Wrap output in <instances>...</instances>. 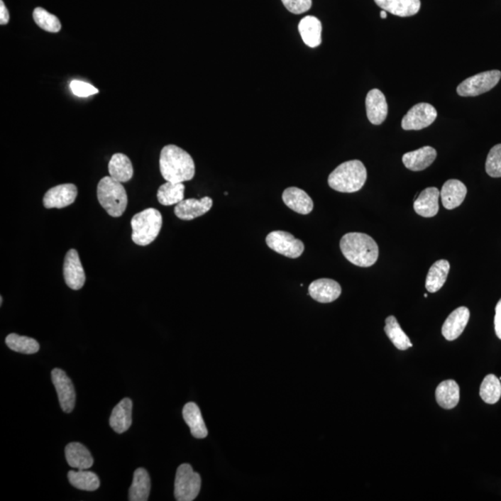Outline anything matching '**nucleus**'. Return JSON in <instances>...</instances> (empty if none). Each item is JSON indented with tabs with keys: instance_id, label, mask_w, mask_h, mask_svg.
<instances>
[{
	"instance_id": "nucleus-9",
	"label": "nucleus",
	"mask_w": 501,
	"mask_h": 501,
	"mask_svg": "<svg viewBox=\"0 0 501 501\" xmlns=\"http://www.w3.org/2000/svg\"><path fill=\"white\" fill-rule=\"evenodd\" d=\"M437 117L436 108L426 102L414 105L403 117L401 126L404 131H422L434 122Z\"/></svg>"
},
{
	"instance_id": "nucleus-35",
	"label": "nucleus",
	"mask_w": 501,
	"mask_h": 501,
	"mask_svg": "<svg viewBox=\"0 0 501 501\" xmlns=\"http://www.w3.org/2000/svg\"><path fill=\"white\" fill-rule=\"evenodd\" d=\"M33 18L41 29L50 33H58L62 29L58 17L50 13L43 8H36L33 12Z\"/></svg>"
},
{
	"instance_id": "nucleus-39",
	"label": "nucleus",
	"mask_w": 501,
	"mask_h": 501,
	"mask_svg": "<svg viewBox=\"0 0 501 501\" xmlns=\"http://www.w3.org/2000/svg\"><path fill=\"white\" fill-rule=\"evenodd\" d=\"M495 331L497 336L501 340V299L496 306V316H495Z\"/></svg>"
},
{
	"instance_id": "nucleus-13",
	"label": "nucleus",
	"mask_w": 501,
	"mask_h": 501,
	"mask_svg": "<svg viewBox=\"0 0 501 501\" xmlns=\"http://www.w3.org/2000/svg\"><path fill=\"white\" fill-rule=\"evenodd\" d=\"M212 207L213 200L210 197H204L200 200L194 198L187 199L177 204L174 212L180 219L188 221L205 215Z\"/></svg>"
},
{
	"instance_id": "nucleus-18",
	"label": "nucleus",
	"mask_w": 501,
	"mask_h": 501,
	"mask_svg": "<svg viewBox=\"0 0 501 501\" xmlns=\"http://www.w3.org/2000/svg\"><path fill=\"white\" fill-rule=\"evenodd\" d=\"M282 200L290 209L301 215H309L314 208L312 199L306 192L297 187L286 189L283 192Z\"/></svg>"
},
{
	"instance_id": "nucleus-30",
	"label": "nucleus",
	"mask_w": 501,
	"mask_h": 501,
	"mask_svg": "<svg viewBox=\"0 0 501 501\" xmlns=\"http://www.w3.org/2000/svg\"><path fill=\"white\" fill-rule=\"evenodd\" d=\"M68 479L72 487L80 490L95 491L101 485L98 475L87 470H70Z\"/></svg>"
},
{
	"instance_id": "nucleus-21",
	"label": "nucleus",
	"mask_w": 501,
	"mask_h": 501,
	"mask_svg": "<svg viewBox=\"0 0 501 501\" xmlns=\"http://www.w3.org/2000/svg\"><path fill=\"white\" fill-rule=\"evenodd\" d=\"M132 400L123 398L113 409L110 417V425L117 434H123L132 424Z\"/></svg>"
},
{
	"instance_id": "nucleus-32",
	"label": "nucleus",
	"mask_w": 501,
	"mask_h": 501,
	"mask_svg": "<svg viewBox=\"0 0 501 501\" xmlns=\"http://www.w3.org/2000/svg\"><path fill=\"white\" fill-rule=\"evenodd\" d=\"M385 331L394 346L400 350H407L412 346L409 338L404 333L400 323L394 316H388L385 321Z\"/></svg>"
},
{
	"instance_id": "nucleus-8",
	"label": "nucleus",
	"mask_w": 501,
	"mask_h": 501,
	"mask_svg": "<svg viewBox=\"0 0 501 501\" xmlns=\"http://www.w3.org/2000/svg\"><path fill=\"white\" fill-rule=\"evenodd\" d=\"M265 243L274 252L289 258H300L304 250L303 241L297 239L287 231L270 232L265 238Z\"/></svg>"
},
{
	"instance_id": "nucleus-19",
	"label": "nucleus",
	"mask_w": 501,
	"mask_h": 501,
	"mask_svg": "<svg viewBox=\"0 0 501 501\" xmlns=\"http://www.w3.org/2000/svg\"><path fill=\"white\" fill-rule=\"evenodd\" d=\"M437 156L436 149L425 146L421 149L405 153L402 157L404 165L412 171H422L429 167Z\"/></svg>"
},
{
	"instance_id": "nucleus-22",
	"label": "nucleus",
	"mask_w": 501,
	"mask_h": 501,
	"mask_svg": "<svg viewBox=\"0 0 501 501\" xmlns=\"http://www.w3.org/2000/svg\"><path fill=\"white\" fill-rule=\"evenodd\" d=\"M65 457L69 466L77 470H87L94 464V460L89 449L77 442H72L66 446Z\"/></svg>"
},
{
	"instance_id": "nucleus-34",
	"label": "nucleus",
	"mask_w": 501,
	"mask_h": 501,
	"mask_svg": "<svg viewBox=\"0 0 501 501\" xmlns=\"http://www.w3.org/2000/svg\"><path fill=\"white\" fill-rule=\"evenodd\" d=\"M480 397L488 404H495L501 397L500 380L494 374L485 376L480 387Z\"/></svg>"
},
{
	"instance_id": "nucleus-29",
	"label": "nucleus",
	"mask_w": 501,
	"mask_h": 501,
	"mask_svg": "<svg viewBox=\"0 0 501 501\" xmlns=\"http://www.w3.org/2000/svg\"><path fill=\"white\" fill-rule=\"evenodd\" d=\"M449 270H451V265L445 259L434 263L427 274L426 282H425L427 291L431 294L439 292L448 279Z\"/></svg>"
},
{
	"instance_id": "nucleus-41",
	"label": "nucleus",
	"mask_w": 501,
	"mask_h": 501,
	"mask_svg": "<svg viewBox=\"0 0 501 501\" xmlns=\"http://www.w3.org/2000/svg\"><path fill=\"white\" fill-rule=\"evenodd\" d=\"M380 15H381L382 19H386V17H387V11L382 10L381 11V13H380Z\"/></svg>"
},
{
	"instance_id": "nucleus-43",
	"label": "nucleus",
	"mask_w": 501,
	"mask_h": 501,
	"mask_svg": "<svg viewBox=\"0 0 501 501\" xmlns=\"http://www.w3.org/2000/svg\"><path fill=\"white\" fill-rule=\"evenodd\" d=\"M500 381H501V377H500Z\"/></svg>"
},
{
	"instance_id": "nucleus-36",
	"label": "nucleus",
	"mask_w": 501,
	"mask_h": 501,
	"mask_svg": "<svg viewBox=\"0 0 501 501\" xmlns=\"http://www.w3.org/2000/svg\"><path fill=\"white\" fill-rule=\"evenodd\" d=\"M485 171L492 177H501V144L492 148L488 153Z\"/></svg>"
},
{
	"instance_id": "nucleus-4",
	"label": "nucleus",
	"mask_w": 501,
	"mask_h": 501,
	"mask_svg": "<svg viewBox=\"0 0 501 501\" xmlns=\"http://www.w3.org/2000/svg\"><path fill=\"white\" fill-rule=\"evenodd\" d=\"M97 195L99 203L111 216L119 217L125 213L128 194L119 181L111 177H104L98 184Z\"/></svg>"
},
{
	"instance_id": "nucleus-38",
	"label": "nucleus",
	"mask_w": 501,
	"mask_h": 501,
	"mask_svg": "<svg viewBox=\"0 0 501 501\" xmlns=\"http://www.w3.org/2000/svg\"><path fill=\"white\" fill-rule=\"evenodd\" d=\"M287 10L292 13L301 14L310 10L312 0H282Z\"/></svg>"
},
{
	"instance_id": "nucleus-37",
	"label": "nucleus",
	"mask_w": 501,
	"mask_h": 501,
	"mask_svg": "<svg viewBox=\"0 0 501 501\" xmlns=\"http://www.w3.org/2000/svg\"><path fill=\"white\" fill-rule=\"evenodd\" d=\"M70 89L75 96L81 97V98L98 94L99 93V89H96L94 86L89 83L83 82V81H72Z\"/></svg>"
},
{
	"instance_id": "nucleus-31",
	"label": "nucleus",
	"mask_w": 501,
	"mask_h": 501,
	"mask_svg": "<svg viewBox=\"0 0 501 501\" xmlns=\"http://www.w3.org/2000/svg\"><path fill=\"white\" fill-rule=\"evenodd\" d=\"M184 191L185 186L183 183L168 182L163 184L157 192V199L162 205L170 207V205L180 204L184 200Z\"/></svg>"
},
{
	"instance_id": "nucleus-17",
	"label": "nucleus",
	"mask_w": 501,
	"mask_h": 501,
	"mask_svg": "<svg viewBox=\"0 0 501 501\" xmlns=\"http://www.w3.org/2000/svg\"><path fill=\"white\" fill-rule=\"evenodd\" d=\"M467 195V188L461 181L449 180L444 184L440 197L444 207L448 210L455 209L463 203Z\"/></svg>"
},
{
	"instance_id": "nucleus-20",
	"label": "nucleus",
	"mask_w": 501,
	"mask_h": 501,
	"mask_svg": "<svg viewBox=\"0 0 501 501\" xmlns=\"http://www.w3.org/2000/svg\"><path fill=\"white\" fill-rule=\"evenodd\" d=\"M439 189L431 187L424 189L414 202L415 212L424 217L436 216L439 211Z\"/></svg>"
},
{
	"instance_id": "nucleus-7",
	"label": "nucleus",
	"mask_w": 501,
	"mask_h": 501,
	"mask_svg": "<svg viewBox=\"0 0 501 501\" xmlns=\"http://www.w3.org/2000/svg\"><path fill=\"white\" fill-rule=\"evenodd\" d=\"M501 72L499 70L480 72L467 78L458 86V94L461 97H476L490 92L500 82Z\"/></svg>"
},
{
	"instance_id": "nucleus-27",
	"label": "nucleus",
	"mask_w": 501,
	"mask_h": 501,
	"mask_svg": "<svg viewBox=\"0 0 501 501\" xmlns=\"http://www.w3.org/2000/svg\"><path fill=\"white\" fill-rule=\"evenodd\" d=\"M108 169L110 177L121 183L128 182L134 173L131 159L123 153H116L111 157Z\"/></svg>"
},
{
	"instance_id": "nucleus-12",
	"label": "nucleus",
	"mask_w": 501,
	"mask_h": 501,
	"mask_svg": "<svg viewBox=\"0 0 501 501\" xmlns=\"http://www.w3.org/2000/svg\"><path fill=\"white\" fill-rule=\"evenodd\" d=\"M78 189L74 184H62L48 189L44 196L43 204L48 209L65 208L75 203Z\"/></svg>"
},
{
	"instance_id": "nucleus-33",
	"label": "nucleus",
	"mask_w": 501,
	"mask_h": 501,
	"mask_svg": "<svg viewBox=\"0 0 501 501\" xmlns=\"http://www.w3.org/2000/svg\"><path fill=\"white\" fill-rule=\"evenodd\" d=\"M6 345L12 351L27 355L35 354L40 348L38 341L33 339V338L21 336L16 334H11L6 337Z\"/></svg>"
},
{
	"instance_id": "nucleus-11",
	"label": "nucleus",
	"mask_w": 501,
	"mask_h": 501,
	"mask_svg": "<svg viewBox=\"0 0 501 501\" xmlns=\"http://www.w3.org/2000/svg\"><path fill=\"white\" fill-rule=\"evenodd\" d=\"M63 276L69 288L75 291L83 288L86 282V274L77 250L71 249L66 253L63 264Z\"/></svg>"
},
{
	"instance_id": "nucleus-28",
	"label": "nucleus",
	"mask_w": 501,
	"mask_h": 501,
	"mask_svg": "<svg viewBox=\"0 0 501 501\" xmlns=\"http://www.w3.org/2000/svg\"><path fill=\"white\" fill-rule=\"evenodd\" d=\"M150 478L149 473L143 468L135 470L134 478L129 488V500L147 501L150 492Z\"/></svg>"
},
{
	"instance_id": "nucleus-10",
	"label": "nucleus",
	"mask_w": 501,
	"mask_h": 501,
	"mask_svg": "<svg viewBox=\"0 0 501 501\" xmlns=\"http://www.w3.org/2000/svg\"><path fill=\"white\" fill-rule=\"evenodd\" d=\"M51 380L55 387L60 401V407L63 412L71 413L75 405V390L74 385L65 371L54 369L51 373Z\"/></svg>"
},
{
	"instance_id": "nucleus-40",
	"label": "nucleus",
	"mask_w": 501,
	"mask_h": 501,
	"mask_svg": "<svg viewBox=\"0 0 501 501\" xmlns=\"http://www.w3.org/2000/svg\"><path fill=\"white\" fill-rule=\"evenodd\" d=\"M9 22H10V13L3 0H0V24L5 26Z\"/></svg>"
},
{
	"instance_id": "nucleus-16",
	"label": "nucleus",
	"mask_w": 501,
	"mask_h": 501,
	"mask_svg": "<svg viewBox=\"0 0 501 501\" xmlns=\"http://www.w3.org/2000/svg\"><path fill=\"white\" fill-rule=\"evenodd\" d=\"M470 319V311L466 307L455 309L448 316L442 327L443 336L448 341H454L466 330Z\"/></svg>"
},
{
	"instance_id": "nucleus-15",
	"label": "nucleus",
	"mask_w": 501,
	"mask_h": 501,
	"mask_svg": "<svg viewBox=\"0 0 501 501\" xmlns=\"http://www.w3.org/2000/svg\"><path fill=\"white\" fill-rule=\"evenodd\" d=\"M368 119L373 125H382L388 114V105L381 90L371 89L366 97Z\"/></svg>"
},
{
	"instance_id": "nucleus-14",
	"label": "nucleus",
	"mask_w": 501,
	"mask_h": 501,
	"mask_svg": "<svg viewBox=\"0 0 501 501\" xmlns=\"http://www.w3.org/2000/svg\"><path fill=\"white\" fill-rule=\"evenodd\" d=\"M309 292L311 297L319 303H331L340 297L342 288L337 282L331 279L314 280L309 285Z\"/></svg>"
},
{
	"instance_id": "nucleus-5",
	"label": "nucleus",
	"mask_w": 501,
	"mask_h": 501,
	"mask_svg": "<svg viewBox=\"0 0 501 501\" xmlns=\"http://www.w3.org/2000/svg\"><path fill=\"white\" fill-rule=\"evenodd\" d=\"M163 217L155 208L136 214L131 220L132 241L141 246H149L161 231Z\"/></svg>"
},
{
	"instance_id": "nucleus-25",
	"label": "nucleus",
	"mask_w": 501,
	"mask_h": 501,
	"mask_svg": "<svg viewBox=\"0 0 501 501\" xmlns=\"http://www.w3.org/2000/svg\"><path fill=\"white\" fill-rule=\"evenodd\" d=\"M298 30L307 46L316 48L321 44L322 24L318 18L314 16L303 18L299 23Z\"/></svg>"
},
{
	"instance_id": "nucleus-26",
	"label": "nucleus",
	"mask_w": 501,
	"mask_h": 501,
	"mask_svg": "<svg viewBox=\"0 0 501 501\" xmlns=\"http://www.w3.org/2000/svg\"><path fill=\"white\" fill-rule=\"evenodd\" d=\"M436 398L437 403L443 409H454L460 401V386L454 380L444 381L437 386Z\"/></svg>"
},
{
	"instance_id": "nucleus-23",
	"label": "nucleus",
	"mask_w": 501,
	"mask_h": 501,
	"mask_svg": "<svg viewBox=\"0 0 501 501\" xmlns=\"http://www.w3.org/2000/svg\"><path fill=\"white\" fill-rule=\"evenodd\" d=\"M383 11L400 17H410L417 14L421 9V0H374Z\"/></svg>"
},
{
	"instance_id": "nucleus-1",
	"label": "nucleus",
	"mask_w": 501,
	"mask_h": 501,
	"mask_svg": "<svg viewBox=\"0 0 501 501\" xmlns=\"http://www.w3.org/2000/svg\"><path fill=\"white\" fill-rule=\"evenodd\" d=\"M159 164L162 176L168 182L183 183L194 177L195 164L192 157L176 145L163 148Z\"/></svg>"
},
{
	"instance_id": "nucleus-2",
	"label": "nucleus",
	"mask_w": 501,
	"mask_h": 501,
	"mask_svg": "<svg viewBox=\"0 0 501 501\" xmlns=\"http://www.w3.org/2000/svg\"><path fill=\"white\" fill-rule=\"evenodd\" d=\"M340 248L347 260L358 267L369 268L378 260V244L367 234L359 232L346 234L341 239Z\"/></svg>"
},
{
	"instance_id": "nucleus-42",
	"label": "nucleus",
	"mask_w": 501,
	"mask_h": 501,
	"mask_svg": "<svg viewBox=\"0 0 501 501\" xmlns=\"http://www.w3.org/2000/svg\"><path fill=\"white\" fill-rule=\"evenodd\" d=\"M3 304V297H0V306H2Z\"/></svg>"
},
{
	"instance_id": "nucleus-6",
	"label": "nucleus",
	"mask_w": 501,
	"mask_h": 501,
	"mask_svg": "<svg viewBox=\"0 0 501 501\" xmlns=\"http://www.w3.org/2000/svg\"><path fill=\"white\" fill-rule=\"evenodd\" d=\"M202 479L188 463L177 468L175 479V497L177 501H192L200 493Z\"/></svg>"
},
{
	"instance_id": "nucleus-3",
	"label": "nucleus",
	"mask_w": 501,
	"mask_h": 501,
	"mask_svg": "<svg viewBox=\"0 0 501 501\" xmlns=\"http://www.w3.org/2000/svg\"><path fill=\"white\" fill-rule=\"evenodd\" d=\"M366 180L367 169L363 163L352 160L335 168L329 176L328 183L334 191L352 193L363 188Z\"/></svg>"
},
{
	"instance_id": "nucleus-24",
	"label": "nucleus",
	"mask_w": 501,
	"mask_h": 501,
	"mask_svg": "<svg viewBox=\"0 0 501 501\" xmlns=\"http://www.w3.org/2000/svg\"><path fill=\"white\" fill-rule=\"evenodd\" d=\"M183 418L195 439H203L208 436L207 425L197 404L189 402L183 407Z\"/></svg>"
}]
</instances>
